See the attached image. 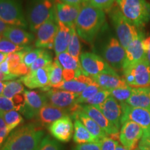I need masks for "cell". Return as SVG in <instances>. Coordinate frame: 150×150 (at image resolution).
<instances>
[{"label":"cell","instance_id":"40","mask_svg":"<svg viewBox=\"0 0 150 150\" xmlns=\"http://www.w3.org/2000/svg\"><path fill=\"white\" fill-rule=\"evenodd\" d=\"M110 96V92L108 90L102 89L99 91L97 94H95L93 97L86 101L84 104L87 105H91V106H96L97 105L102 104L105 102L108 97Z\"/></svg>","mask_w":150,"mask_h":150},{"label":"cell","instance_id":"20","mask_svg":"<svg viewBox=\"0 0 150 150\" xmlns=\"http://www.w3.org/2000/svg\"><path fill=\"white\" fill-rule=\"evenodd\" d=\"M47 67L29 72L20 77V81L28 88H40L44 91L50 85Z\"/></svg>","mask_w":150,"mask_h":150},{"label":"cell","instance_id":"33","mask_svg":"<svg viewBox=\"0 0 150 150\" xmlns=\"http://www.w3.org/2000/svg\"><path fill=\"white\" fill-rule=\"evenodd\" d=\"M24 91L23 83L20 79L6 81L1 95L12 99L16 95L23 93Z\"/></svg>","mask_w":150,"mask_h":150},{"label":"cell","instance_id":"44","mask_svg":"<svg viewBox=\"0 0 150 150\" xmlns=\"http://www.w3.org/2000/svg\"><path fill=\"white\" fill-rule=\"evenodd\" d=\"M98 142L101 150H115L116 147L118 145V142L116 141V140L108 136L99 140Z\"/></svg>","mask_w":150,"mask_h":150},{"label":"cell","instance_id":"41","mask_svg":"<svg viewBox=\"0 0 150 150\" xmlns=\"http://www.w3.org/2000/svg\"><path fill=\"white\" fill-rule=\"evenodd\" d=\"M116 0H86V4L102 11H109Z\"/></svg>","mask_w":150,"mask_h":150},{"label":"cell","instance_id":"48","mask_svg":"<svg viewBox=\"0 0 150 150\" xmlns=\"http://www.w3.org/2000/svg\"><path fill=\"white\" fill-rule=\"evenodd\" d=\"M61 1L72 6H82L86 4V0H61Z\"/></svg>","mask_w":150,"mask_h":150},{"label":"cell","instance_id":"6","mask_svg":"<svg viewBox=\"0 0 150 150\" xmlns=\"http://www.w3.org/2000/svg\"><path fill=\"white\" fill-rule=\"evenodd\" d=\"M124 79L133 88L150 87V64L147 59L123 70Z\"/></svg>","mask_w":150,"mask_h":150},{"label":"cell","instance_id":"52","mask_svg":"<svg viewBox=\"0 0 150 150\" xmlns=\"http://www.w3.org/2000/svg\"><path fill=\"white\" fill-rule=\"evenodd\" d=\"M138 148L140 150H150V144L140 142L138 145Z\"/></svg>","mask_w":150,"mask_h":150},{"label":"cell","instance_id":"60","mask_svg":"<svg viewBox=\"0 0 150 150\" xmlns=\"http://www.w3.org/2000/svg\"><path fill=\"white\" fill-rule=\"evenodd\" d=\"M147 1H148V2H149V3L150 4V0H147Z\"/></svg>","mask_w":150,"mask_h":150},{"label":"cell","instance_id":"45","mask_svg":"<svg viewBox=\"0 0 150 150\" xmlns=\"http://www.w3.org/2000/svg\"><path fill=\"white\" fill-rule=\"evenodd\" d=\"M8 134L6 125L3 117V114H0V147L2 146Z\"/></svg>","mask_w":150,"mask_h":150},{"label":"cell","instance_id":"54","mask_svg":"<svg viewBox=\"0 0 150 150\" xmlns=\"http://www.w3.org/2000/svg\"><path fill=\"white\" fill-rule=\"evenodd\" d=\"M5 85H6V82L0 81V95H2L3 91L5 88Z\"/></svg>","mask_w":150,"mask_h":150},{"label":"cell","instance_id":"15","mask_svg":"<svg viewBox=\"0 0 150 150\" xmlns=\"http://www.w3.org/2000/svg\"><path fill=\"white\" fill-rule=\"evenodd\" d=\"M82 6L67 4L59 0L55 1V16L59 21L70 29H75L76 19Z\"/></svg>","mask_w":150,"mask_h":150},{"label":"cell","instance_id":"58","mask_svg":"<svg viewBox=\"0 0 150 150\" xmlns=\"http://www.w3.org/2000/svg\"><path fill=\"white\" fill-rule=\"evenodd\" d=\"M149 97H150V87H149Z\"/></svg>","mask_w":150,"mask_h":150},{"label":"cell","instance_id":"25","mask_svg":"<svg viewBox=\"0 0 150 150\" xmlns=\"http://www.w3.org/2000/svg\"><path fill=\"white\" fill-rule=\"evenodd\" d=\"M3 37L20 46H26L33 40V35L22 28L10 26L3 33Z\"/></svg>","mask_w":150,"mask_h":150},{"label":"cell","instance_id":"28","mask_svg":"<svg viewBox=\"0 0 150 150\" xmlns=\"http://www.w3.org/2000/svg\"><path fill=\"white\" fill-rule=\"evenodd\" d=\"M93 82L94 80L93 78L82 74L79 77L73 80L68 81H64V82L57 89L70 91L80 95L88 87V86L93 83Z\"/></svg>","mask_w":150,"mask_h":150},{"label":"cell","instance_id":"12","mask_svg":"<svg viewBox=\"0 0 150 150\" xmlns=\"http://www.w3.org/2000/svg\"><path fill=\"white\" fill-rule=\"evenodd\" d=\"M47 102L56 107L70 110L77 104V99L79 94L63 90L51 88L45 92Z\"/></svg>","mask_w":150,"mask_h":150},{"label":"cell","instance_id":"51","mask_svg":"<svg viewBox=\"0 0 150 150\" xmlns=\"http://www.w3.org/2000/svg\"><path fill=\"white\" fill-rule=\"evenodd\" d=\"M9 27H10V26H9L8 24L5 23V22H3L1 20H0V35H2L3 33L6 31V30L8 29Z\"/></svg>","mask_w":150,"mask_h":150},{"label":"cell","instance_id":"22","mask_svg":"<svg viewBox=\"0 0 150 150\" xmlns=\"http://www.w3.org/2000/svg\"><path fill=\"white\" fill-rule=\"evenodd\" d=\"M72 117L73 119H79L81 122L82 124L89 131L90 134L94 137L97 142L102 138L107 137L108 135L103 129L99 126L98 124L95 122L91 117H89L85 112L81 108V106L79 109H78L76 112L72 114Z\"/></svg>","mask_w":150,"mask_h":150},{"label":"cell","instance_id":"36","mask_svg":"<svg viewBox=\"0 0 150 150\" xmlns=\"http://www.w3.org/2000/svg\"><path fill=\"white\" fill-rule=\"evenodd\" d=\"M52 63H53V59H52V54L45 50L43 53L38 58L36 61L29 67V72L47 67L51 65Z\"/></svg>","mask_w":150,"mask_h":150},{"label":"cell","instance_id":"29","mask_svg":"<svg viewBox=\"0 0 150 150\" xmlns=\"http://www.w3.org/2000/svg\"><path fill=\"white\" fill-rule=\"evenodd\" d=\"M49 73L50 85L44 92L48 91L51 88H56L59 87L64 82L63 75V67L60 65L58 60L55 59L53 63L47 67Z\"/></svg>","mask_w":150,"mask_h":150},{"label":"cell","instance_id":"57","mask_svg":"<svg viewBox=\"0 0 150 150\" xmlns=\"http://www.w3.org/2000/svg\"><path fill=\"white\" fill-rule=\"evenodd\" d=\"M147 137H150V127H149V136ZM143 138H145V137H143Z\"/></svg>","mask_w":150,"mask_h":150},{"label":"cell","instance_id":"43","mask_svg":"<svg viewBox=\"0 0 150 150\" xmlns=\"http://www.w3.org/2000/svg\"><path fill=\"white\" fill-rule=\"evenodd\" d=\"M13 110H16L13 101L8 97L0 95V114H4Z\"/></svg>","mask_w":150,"mask_h":150},{"label":"cell","instance_id":"47","mask_svg":"<svg viewBox=\"0 0 150 150\" xmlns=\"http://www.w3.org/2000/svg\"><path fill=\"white\" fill-rule=\"evenodd\" d=\"M143 46L147 55V59L150 64V35L144 38Z\"/></svg>","mask_w":150,"mask_h":150},{"label":"cell","instance_id":"14","mask_svg":"<svg viewBox=\"0 0 150 150\" xmlns=\"http://www.w3.org/2000/svg\"><path fill=\"white\" fill-rule=\"evenodd\" d=\"M145 131L138 124L127 121L122 125L119 134V140L125 148L129 150L136 149L138 141L143 136Z\"/></svg>","mask_w":150,"mask_h":150},{"label":"cell","instance_id":"18","mask_svg":"<svg viewBox=\"0 0 150 150\" xmlns=\"http://www.w3.org/2000/svg\"><path fill=\"white\" fill-rule=\"evenodd\" d=\"M95 107L98 108L116 128L120 129L122 125L121 119L122 115V108L120 103L110 95L105 102Z\"/></svg>","mask_w":150,"mask_h":150},{"label":"cell","instance_id":"13","mask_svg":"<svg viewBox=\"0 0 150 150\" xmlns=\"http://www.w3.org/2000/svg\"><path fill=\"white\" fill-rule=\"evenodd\" d=\"M24 104L20 110L28 119L37 117L43 106L47 104L45 94L34 91H24Z\"/></svg>","mask_w":150,"mask_h":150},{"label":"cell","instance_id":"4","mask_svg":"<svg viewBox=\"0 0 150 150\" xmlns=\"http://www.w3.org/2000/svg\"><path fill=\"white\" fill-rule=\"evenodd\" d=\"M56 0H29L27 20L30 29L35 32L55 13Z\"/></svg>","mask_w":150,"mask_h":150},{"label":"cell","instance_id":"17","mask_svg":"<svg viewBox=\"0 0 150 150\" xmlns=\"http://www.w3.org/2000/svg\"><path fill=\"white\" fill-rule=\"evenodd\" d=\"M81 108L89 117L98 124L99 127L112 139L119 138V129L114 126L110 122L104 115V114L95 106L91 105H81Z\"/></svg>","mask_w":150,"mask_h":150},{"label":"cell","instance_id":"37","mask_svg":"<svg viewBox=\"0 0 150 150\" xmlns=\"http://www.w3.org/2000/svg\"><path fill=\"white\" fill-rule=\"evenodd\" d=\"M133 91H134V88L129 86H127L126 87L112 89L110 91V95L120 103L126 102L127 99L132 95Z\"/></svg>","mask_w":150,"mask_h":150},{"label":"cell","instance_id":"9","mask_svg":"<svg viewBox=\"0 0 150 150\" xmlns=\"http://www.w3.org/2000/svg\"><path fill=\"white\" fill-rule=\"evenodd\" d=\"M79 63L82 73L92 78L102 73L116 72L103 58L91 52H83L81 54Z\"/></svg>","mask_w":150,"mask_h":150},{"label":"cell","instance_id":"1","mask_svg":"<svg viewBox=\"0 0 150 150\" xmlns=\"http://www.w3.org/2000/svg\"><path fill=\"white\" fill-rule=\"evenodd\" d=\"M105 23L106 15L104 11L84 4L76 19L75 29L79 36L86 42L91 43L104 29Z\"/></svg>","mask_w":150,"mask_h":150},{"label":"cell","instance_id":"61","mask_svg":"<svg viewBox=\"0 0 150 150\" xmlns=\"http://www.w3.org/2000/svg\"><path fill=\"white\" fill-rule=\"evenodd\" d=\"M1 39V35H0V40Z\"/></svg>","mask_w":150,"mask_h":150},{"label":"cell","instance_id":"53","mask_svg":"<svg viewBox=\"0 0 150 150\" xmlns=\"http://www.w3.org/2000/svg\"><path fill=\"white\" fill-rule=\"evenodd\" d=\"M7 55H8V54H6L0 52V64L2 63L4 61H5L6 60Z\"/></svg>","mask_w":150,"mask_h":150},{"label":"cell","instance_id":"2","mask_svg":"<svg viewBox=\"0 0 150 150\" xmlns=\"http://www.w3.org/2000/svg\"><path fill=\"white\" fill-rule=\"evenodd\" d=\"M43 136L44 131L29 124L11 133L1 150H37Z\"/></svg>","mask_w":150,"mask_h":150},{"label":"cell","instance_id":"50","mask_svg":"<svg viewBox=\"0 0 150 150\" xmlns=\"http://www.w3.org/2000/svg\"><path fill=\"white\" fill-rule=\"evenodd\" d=\"M0 69H1V70L2 71L4 74H7V75L11 74L10 72V67H9V64L6 60L5 61H4L2 63H1V64H0Z\"/></svg>","mask_w":150,"mask_h":150},{"label":"cell","instance_id":"34","mask_svg":"<svg viewBox=\"0 0 150 150\" xmlns=\"http://www.w3.org/2000/svg\"><path fill=\"white\" fill-rule=\"evenodd\" d=\"M67 52L70 54L74 59L79 61V57L81 55V44L79 35L76 31V29H72V35H71Z\"/></svg>","mask_w":150,"mask_h":150},{"label":"cell","instance_id":"59","mask_svg":"<svg viewBox=\"0 0 150 150\" xmlns=\"http://www.w3.org/2000/svg\"><path fill=\"white\" fill-rule=\"evenodd\" d=\"M134 150H140V149H139V148H136V149H135Z\"/></svg>","mask_w":150,"mask_h":150},{"label":"cell","instance_id":"42","mask_svg":"<svg viewBox=\"0 0 150 150\" xmlns=\"http://www.w3.org/2000/svg\"><path fill=\"white\" fill-rule=\"evenodd\" d=\"M37 150H61L59 144L56 140L46 136L40 142Z\"/></svg>","mask_w":150,"mask_h":150},{"label":"cell","instance_id":"5","mask_svg":"<svg viewBox=\"0 0 150 150\" xmlns=\"http://www.w3.org/2000/svg\"><path fill=\"white\" fill-rule=\"evenodd\" d=\"M108 13L118 40L126 50L129 44L138 36L140 30L125 18L117 6L114 5Z\"/></svg>","mask_w":150,"mask_h":150},{"label":"cell","instance_id":"24","mask_svg":"<svg viewBox=\"0 0 150 150\" xmlns=\"http://www.w3.org/2000/svg\"><path fill=\"white\" fill-rule=\"evenodd\" d=\"M59 29L54 40V49L56 56L67 52L72 35V29L67 27L62 22L57 21Z\"/></svg>","mask_w":150,"mask_h":150},{"label":"cell","instance_id":"26","mask_svg":"<svg viewBox=\"0 0 150 150\" xmlns=\"http://www.w3.org/2000/svg\"><path fill=\"white\" fill-rule=\"evenodd\" d=\"M125 103L132 107L150 109L149 88H134L132 95Z\"/></svg>","mask_w":150,"mask_h":150},{"label":"cell","instance_id":"30","mask_svg":"<svg viewBox=\"0 0 150 150\" xmlns=\"http://www.w3.org/2000/svg\"><path fill=\"white\" fill-rule=\"evenodd\" d=\"M74 137L73 140L74 142H76L78 145H81V144L90 143V142H97L96 140L94 138V137L90 134V132L87 130L85 126L82 124L79 119H74Z\"/></svg>","mask_w":150,"mask_h":150},{"label":"cell","instance_id":"38","mask_svg":"<svg viewBox=\"0 0 150 150\" xmlns=\"http://www.w3.org/2000/svg\"><path fill=\"white\" fill-rule=\"evenodd\" d=\"M101 90H102V88L94 81L93 83L88 86V87L80 94L77 99V104H83L86 101L93 97L95 94H97Z\"/></svg>","mask_w":150,"mask_h":150},{"label":"cell","instance_id":"7","mask_svg":"<svg viewBox=\"0 0 150 150\" xmlns=\"http://www.w3.org/2000/svg\"><path fill=\"white\" fill-rule=\"evenodd\" d=\"M0 20L9 26L23 29L28 25L19 0H0Z\"/></svg>","mask_w":150,"mask_h":150},{"label":"cell","instance_id":"11","mask_svg":"<svg viewBox=\"0 0 150 150\" xmlns=\"http://www.w3.org/2000/svg\"><path fill=\"white\" fill-rule=\"evenodd\" d=\"M59 26L55 13L37 30L35 46L39 49H53Z\"/></svg>","mask_w":150,"mask_h":150},{"label":"cell","instance_id":"39","mask_svg":"<svg viewBox=\"0 0 150 150\" xmlns=\"http://www.w3.org/2000/svg\"><path fill=\"white\" fill-rule=\"evenodd\" d=\"M44 51V49L36 48L33 50L31 47L25 50L23 54V63L28 67H30Z\"/></svg>","mask_w":150,"mask_h":150},{"label":"cell","instance_id":"21","mask_svg":"<svg viewBox=\"0 0 150 150\" xmlns=\"http://www.w3.org/2000/svg\"><path fill=\"white\" fill-rule=\"evenodd\" d=\"M71 115L70 110L56 107L50 104H47L41 108L37 116L38 122L42 126L49 127L52 123L65 116Z\"/></svg>","mask_w":150,"mask_h":150},{"label":"cell","instance_id":"27","mask_svg":"<svg viewBox=\"0 0 150 150\" xmlns=\"http://www.w3.org/2000/svg\"><path fill=\"white\" fill-rule=\"evenodd\" d=\"M23 54L24 51H22L7 55L6 61L9 64L11 74L18 77L24 76L29 72V67L23 63Z\"/></svg>","mask_w":150,"mask_h":150},{"label":"cell","instance_id":"10","mask_svg":"<svg viewBox=\"0 0 150 150\" xmlns=\"http://www.w3.org/2000/svg\"><path fill=\"white\" fill-rule=\"evenodd\" d=\"M122 108L121 124L127 121H131L140 125L145 131L143 137L149 136V129L150 127V109L144 108L132 107L126 103H120Z\"/></svg>","mask_w":150,"mask_h":150},{"label":"cell","instance_id":"8","mask_svg":"<svg viewBox=\"0 0 150 150\" xmlns=\"http://www.w3.org/2000/svg\"><path fill=\"white\" fill-rule=\"evenodd\" d=\"M102 56L115 71L123 69L126 52L117 38L113 36L108 38L102 47Z\"/></svg>","mask_w":150,"mask_h":150},{"label":"cell","instance_id":"56","mask_svg":"<svg viewBox=\"0 0 150 150\" xmlns=\"http://www.w3.org/2000/svg\"><path fill=\"white\" fill-rule=\"evenodd\" d=\"M115 150H129L128 149H127V148H125L124 146H122V145H120V144H118L117 145V147H116V149Z\"/></svg>","mask_w":150,"mask_h":150},{"label":"cell","instance_id":"23","mask_svg":"<svg viewBox=\"0 0 150 150\" xmlns=\"http://www.w3.org/2000/svg\"><path fill=\"white\" fill-rule=\"evenodd\" d=\"M93 79L102 89L108 91L128 86L125 79L121 78L116 72L102 73L94 76Z\"/></svg>","mask_w":150,"mask_h":150},{"label":"cell","instance_id":"49","mask_svg":"<svg viewBox=\"0 0 150 150\" xmlns=\"http://www.w3.org/2000/svg\"><path fill=\"white\" fill-rule=\"evenodd\" d=\"M18 78V76H15L13 74L7 75L4 73L0 69V81H10L13 80L15 79Z\"/></svg>","mask_w":150,"mask_h":150},{"label":"cell","instance_id":"16","mask_svg":"<svg viewBox=\"0 0 150 150\" xmlns=\"http://www.w3.org/2000/svg\"><path fill=\"white\" fill-rule=\"evenodd\" d=\"M145 38V34L140 30L138 36L129 44L125 50L126 56L123 65V69L147 59V55L143 46V40Z\"/></svg>","mask_w":150,"mask_h":150},{"label":"cell","instance_id":"31","mask_svg":"<svg viewBox=\"0 0 150 150\" xmlns=\"http://www.w3.org/2000/svg\"><path fill=\"white\" fill-rule=\"evenodd\" d=\"M56 59L59 62L60 65L63 67V70L75 72L78 74L79 76L83 74L79 61L74 59L67 52H63V53L56 56Z\"/></svg>","mask_w":150,"mask_h":150},{"label":"cell","instance_id":"32","mask_svg":"<svg viewBox=\"0 0 150 150\" xmlns=\"http://www.w3.org/2000/svg\"><path fill=\"white\" fill-rule=\"evenodd\" d=\"M4 119L6 125L7 131L8 134L18 127L19 125L24 122V119L22 116L16 110H10V111L4 112L3 114Z\"/></svg>","mask_w":150,"mask_h":150},{"label":"cell","instance_id":"19","mask_svg":"<svg viewBox=\"0 0 150 150\" xmlns=\"http://www.w3.org/2000/svg\"><path fill=\"white\" fill-rule=\"evenodd\" d=\"M74 125L70 116H65L54 122L49 126L52 136L59 141H70L72 137Z\"/></svg>","mask_w":150,"mask_h":150},{"label":"cell","instance_id":"46","mask_svg":"<svg viewBox=\"0 0 150 150\" xmlns=\"http://www.w3.org/2000/svg\"><path fill=\"white\" fill-rule=\"evenodd\" d=\"M73 150H101L98 142H90V143L78 145Z\"/></svg>","mask_w":150,"mask_h":150},{"label":"cell","instance_id":"3","mask_svg":"<svg viewBox=\"0 0 150 150\" xmlns=\"http://www.w3.org/2000/svg\"><path fill=\"white\" fill-rule=\"evenodd\" d=\"M125 18L141 30L150 20V4L147 0H116Z\"/></svg>","mask_w":150,"mask_h":150},{"label":"cell","instance_id":"35","mask_svg":"<svg viewBox=\"0 0 150 150\" xmlns=\"http://www.w3.org/2000/svg\"><path fill=\"white\" fill-rule=\"evenodd\" d=\"M30 48L29 46H20L14 44L4 37L0 40V52L6 54H10L16 52L24 51Z\"/></svg>","mask_w":150,"mask_h":150},{"label":"cell","instance_id":"55","mask_svg":"<svg viewBox=\"0 0 150 150\" xmlns=\"http://www.w3.org/2000/svg\"><path fill=\"white\" fill-rule=\"evenodd\" d=\"M140 142L150 144V137H145V138H142Z\"/></svg>","mask_w":150,"mask_h":150}]
</instances>
